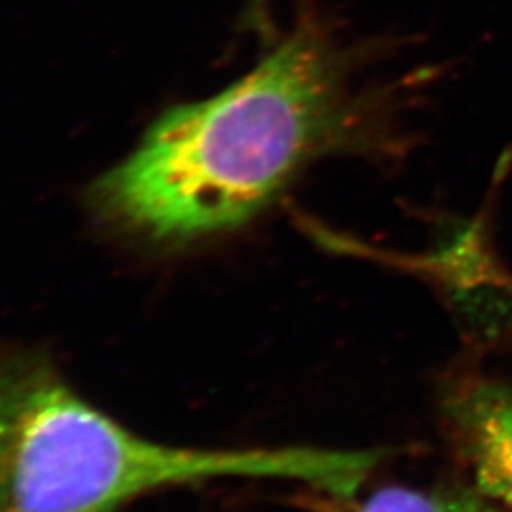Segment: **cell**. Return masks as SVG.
Returning <instances> with one entry per match:
<instances>
[{
	"label": "cell",
	"mask_w": 512,
	"mask_h": 512,
	"mask_svg": "<svg viewBox=\"0 0 512 512\" xmlns=\"http://www.w3.org/2000/svg\"><path fill=\"white\" fill-rule=\"evenodd\" d=\"M348 61L302 23L241 80L167 110L93 184L97 211L137 238L186 243L255 219L311 160L368 145Z\"/></svg>",
	"instance_id": "cell-1"
},
{
	"label": "cell",
	"mask_w": 512,
	"mask_h": 512,
	"mask_svg": "<svg viewBox=\"0 0 512 512\" xmlns=\"http://www.w3.org/2000/svg\"><path fill=\"white\" fill-rule=\"evenodd\" d=\"M380 452L196 450L145 439L76 395L46 363L0 355V512H109L220 476L287 478L353 495Z\"/></svg>",
	"instance_id": "cell-2"
},
{
	"label": "cell",
	"mask_w": 512,
	"mask_h": 512,
	"mask_svg": "<svg viewBox=\"0 0 512 512\" xmlns=\"http://www.w3.org/2000/svg\"><path fill=\"white\" fill-rule=\"evenodd\" d=\"M446 414L476 492L512 511V385L494 380L461 385L448 397Z\"/></svg>",
	"instance_id": "cell-3"
},
{
	"label": "cell",
	"mask_w": 512,
	"mask_h": 512,
	"mask_svg": "<svg viewBox=\"0 0 512 512\" xmlns=\"http://www.w3.org/2000/svg\"><path fill=\"white\" fill-rule=\"evenodd\" d=\"M308 505L317 512H497L482 494L401 486L376 490L365 499H351V495L308 499Z\"/></svg>",
	"instance_id": "cell-4"
}]
</instances>
